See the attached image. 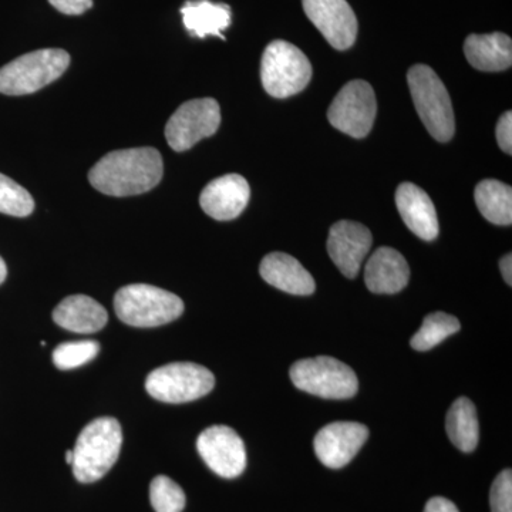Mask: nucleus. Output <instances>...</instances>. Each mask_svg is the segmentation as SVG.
Returning a JSON list of instances; mask_svg holds the SVG:
<instances>
[{"label": "nucleus", "mask_w": 512, "mask_h": 512, "mask_svg": "<svg viewBox=\"0 0 512 512\" xmlns=\"http://www.w3.org/2000/svg\"><path fill=\"white\" fill-rule=\"evenodd\" d=\"M185 29L192 37L204 39L207 36L222 35L231 26V8L225 3H212L210 0H188L180 10Z\"/></svg>", "instance_id": "21"}, {"label": "nucleus", "mask_w": 512, "mask_h": 512, "mask_svg": "<svg viewBox=\"0 0 512 512\" xmlns=\"http://www.w3.org/2000/svg\"><path fill=\"white\" fill-rule=\"evenodd\" d=\"M123 430L113 417L90 421L73 448V473L77 481L94 483L106 476L119 460Z\"/></svg>", "instance_id": "2"}, {"label": "nucleus", "mask_w": 512, "mask_h": 512, "mask_svg": "<svg viewBox=\"0 0 512 512\" xmlns=\"http://www.w3.org/2000/svg\"><path fill=\"white\" fill-rule=\"evenodd\" d=\"M446 429L448 439L458 450L463 453L476 450L480 440V424L476 406L470 399L460 397L453 403L447 413Z\"/></svg>", "instance_id": "22"}, {"label": "nucleus", "mask_w": 512, "mask_h": 512, "mask_svg": "<svg viewBox=\"0 0 512 512\" xmlns=\"http://www.w3.org/2000/svg\"><path fill=\"white\" fill-rule=\"evenodd\" d=\"M163 174V157L156 148H128L100 158L90 170L89 181L103 194L131 197L153 190Z\"/></svg>", "instance_id": "1"}, {"label": "nucleus", "mask_w": 512, "mask_h": 512, "mask_svg": "<svg viewBox=\"0 0 512 512\" xmlns=\"http://www.w3.org/2000/svg\"><path fill=\"white\" fill-rule=\"evenodd\" d=\"M409 278V265L396 249L379 248L367 261L365 281L370 292L393 295L406 288Z\"/></svg>", "instance_id": "17"}, {"label": "nucleus", "mask_w": 512, "mask_h": 512, "mask_svg": "<svg viewBox=\"0 0 512 512\" xmlns=\"http://www.w3.org/2000/svg\"><path fill=\"white\" fill-rule=\"evenodd\" d=\"M396 205L404 224L417 237L424 241L439 237V218L427 192L416 184L403 183L396 191Z\"/></svg>", "instance_id": "16"}, {"label": "nucleus", "mask_w": 512, "mask_h": 512, "mask_svg": "<svg viewBox=\"0 0 512 512\" xmlns=\"http://www.w3.org/2000/svg\"><path fill=\"white\" fill-rule=\"evenodd\" d=\"M424 512H460L456 504L451 503L450 500L443 497L431 498L429 503L426 504Z\"/></svg>", "instance_id": "31"}, {"label": "nucleus", "mask_w": 512, "mask_h": 512, "mask_svg": "<svg viewBox=\"0 0 512 512\" xmlns=\"http://www.w3.org/2000/svg\"><path fill=\"white\" fill-rule=\"evenodd\" d=\"M289 375L299 390L322 399H350L359 389L356 373L335 357L298 360L293 363Z\"/></svg>", "instance_id": "7"}, {"label": "nucleus", "mask_w": 512, "mask_h": 512, "mask_svg": "<svg viewBox=\"0 0 512 512\" xmlns=\"http://www.w3.org/2000/svg\"><path fill=\"white\" fill-rule=\"evenodd\" d=\"M6 276H8V268H6L5 261L0 258V285L5 282Z\"/></svg>", "instance_id": "33"}, {"label": "nucleus", "mask_w": 512, "mask_h": 512, "mask_svg": "<svg viewBox=\"0 0 512 512\" xmlns=\"http://www.w3.org/2000/svg\"><path fill=\"white\" fill-rule=\"evenodd\" d=\"M100 345L96 340L66 342L53 350V363L57 369L72 370L89 363L99 355Z\"/></svg>", "instance_id": "26"}, {"label": "nucleus", "mask_w": 512, "mask_h": 512, "mask_svg": "<svg viewBox=\"0 0 512 512\" xmlns=\"http://www.w3.org/2000/svg\"><path fill=\"white\" fill-rule=\"evenodd\" d=\"M464 53L468 63L481 72H503L512 64L511 37L498 32L468 36Z\"/></svg>", "instance_id": "20"}, {"label": "nucleus", "mask_w": 512, "mask_h": 512, "mask_svg": "<svg viewBox=\"0 0 512 512\" xmlns=\"http://www.w3.org/2000/svg\"><path fill=\"white\" fill-rule=\"evenodd\" d=\"M259 272L269 285L291 295H312L316 289L315 279L303 268L301 262L284 252L266 255L259 266Z\"/></svg>", "instance_id": "18"}, {"label": "nucleus", "mask_w": 512, "mask_h": 512, "mask_svg": "<svg viewBox=\"0 0 512 512\" xmlns=\"http://www.w3.org/2000/svg\"><path fill=\"white\" fill-rule=\"evenodd\" d=\"M491 511L512 512V473L504 470L495 478L490 493Z\"/></svg>", "instance_id": "28"}, {"label": "nucleus", "mask_w": 512, "mask_h": 512, "mask_svg": "<svg viewBox=\"0 0 512 512\" xmlns=\"http://www.w3.org/2000/svg\"><path fill=\"white\" fill-rule=\"evenodd\" d=\"M53 320L60 328L70 332L96 333L109 322V313L90 296L72 295L56 306Z\"/></svg>", "instance_id": "19"}, {"label": "nucleus", "mask_w": 512, "mask_h": 512, "mask_svg": "<svg viewBox=\"0 0 512 512\" xmlns=\"http://www.w3.org/2000/svg\"><path fill=\"white\" fill-rule=\"evenodd\" d=\"M35 210V201L28 190L0 174V212L12 217H28Z\"/></svg>", "instance_id": "25"}, {"label": "nucleus", "mask_w": 512, "mask_h": 512, "mask_svg": "<svg viewBox=\"0 0 512 512\" xmlns=\"http://www.w3.org/2000/svg\"><path fill=\"white\" fill-rule=\"evenodd\" d=\"M221 124L220 104L214 99L185 101L165 126V138L178 153L190 150L202 138L214 136Z\"/></svg>", "instance_id": "9"}, {"label": "nucleus", "mask_w": 512, "mask_h": 512, "mask_svg": "<svg viewBox=\"0 0 512 512\" xmlns=\"http://www.w3.org/2000/svg\"><path fill=\"white\" fill-rule=\"evenodd\" d=\"M377 113L376 94L365 80H352L343 87L328 110V120L336 130L353 138H365L373 128Z\"/></svg>", "instance_id": "10"}, {"label": "nucleus", "mask_w": 512, "mask_h": 512, "mask_svg": "<svg viewBox=\"0 0 512 512\" xmlns=\"http://www.w3.org/2000/svg\"><path fill=\"white\" fill-rule=\"evenodd\" d=\"M461 328L456 316L444 312L431 313L423 320L419 332L412 338V348L419 352H427L440 345L448 336L454 335Z\"/></svg>", "instance_id": "24"}, {"label": "nucleus", "mask_w": 512, "mask_h": 512, "mask_svg": "<svg viewBox=\"0 0 512 512\" xmlns=\"http://www.w3.org/2000/svg\"><path fill=\"white\" fill-rule=\"evenodd\" d=\"M497 141L498 146L504 153L512 154V114L507 111L501 116L497 124Z\"/></svg>", "instance_id": "29"}, {"label": "nucleus", "mask_w": 512, "mask_h": 512, "mask_svg": "<svg viewBox=\"0 0 512 512\" xmlns=\"http://www.w3.org/2000/svg\"><path fill=\"white\" fill-rule=\"evenodd\" d=\"M478 210L485 220L495 225H511L512 190L510 185L497 180L478 183L474 192Z\"/></svg>", "instance_id": "23"}, {"label": "nucleus", "mask_w": 512, "mask_h": 512, "mask_svg": "<svg viewBox=\"0 0 512 512\" xmlns=\"http://www.w3.org/2000/svg\"><path fill=\"white\" fill-rule=\"evenodd\" d=\"M215 377L207 367L178 362L158 367L146 380V390L160 402L180 404L194 402L214 389Z\"/></svg>", "instance_id": "8"}, {"label": "nucleus", "mask_w": 512, "mask_h": 512, "mask_svg": "<svg viewBox=\"0 0 512 512\" xmlns=\"http://www.w3.org/2000/svg\"><path fill=\"white\" fill-rule=\"evenodd\" d=\"M66 463L72 466L73 463V450L66 451Z\"/></svg>", "instance_id": "34"}, {"label": "nucleus", "mask_w": 512, "mask_h": 512, "mask_svg": "<svg viewBox=\"0 0 512 512\" xmlns=\"http://www.w3.org/2000/svg\"><path fill=\"white\" fill-rule=\"evenodd\" d=\"M202 460L222 478H237L247 467V450L237 431L228 426L205 429L197 440Z\"/></svg>", "instance_id": "11"}, {"label": "nucleus", "mask_w": 512, "mask_h": 512, "mask_svg": "<svg viewBox=\"0 0 512 512\" xmlns=\"http://www.w3.org/2000/svg\"><path fill=\"white\" fill-rule=\"evenodd\" d=\"M367 439L369 429L365 424L335 421L316 434L313 448L323 466L338 470L348 466Z\"/></svg>", "instance_id": "12"}, {"label": "nucleus", "mask_w": 512, "mask_h": 512, "mask_svg": "<svg viewBox=\"0 0 512 512\" xmlns=\"http://www.w3.org/2000/svg\"><path fill=\"white\" fill-rule=\"evenodd\" d=\"M251 188L242 175L215 178L201 192L200 204L205 214L217 221H231L247 208Z\"/></svg>", "instance_id": "15"}, {"label": "nucleus", "mask_w": 512, "mask_h": 512, "mask_svg": "<svg viewBox=\"0 0 512 512\" xmlns=\"http://www.w3.org/2000/svg\"><path fill=\"white\" fill-rule=\"evenodd\" d=\"M302 5L306 16L330 46L348 50L355 45L357 19L346 0H302Z\"/></svg>", "instance_id": "13"}, {"label": "nucleus", "mask_w": 512, "mask_h": 512, "mask_svg": "<svg viewBox=\"0 0 512 512\" xmlns=\"http://www.w3.org/2000/svg\"><path fill=\"white\" fill-rule=\"evenodd\" d=\"M312 79V64L301 49L285 40L266 46L261 62L265 92L275 99H288L301 93Z\"/></svg>", "instance_id": "5"}, {"label": "nucleus", "mask_w": 512, "mask_h": 512, "mask_svg": "<svg viewBox=\"0 0 512 512\" xmlns=\"http://www.w3.org/2000/svg\"><path fill=\"white\" fill-rule=\"evenodd\" d=\"M53 8L69 16L83 15L93 6V0H49Z\"/></svg>", "instance_id": "30"}, {"label": "nucleus", "mask_w": 512, "mask_h": 512, "mask_svg": "<svg viewBox=\"0 0 512 512\" xmlns=\"http://www.w3.org/2000/svg\"><path fill=\"white\" fill-rule=\"evenodd\" d=\"M407 82L424 127L440 143L450 141L456 121L450 96L440 77L426 64H416L407 73Z\"/></svg>", "instance_id": "4"}, {"label": "nucleus", "mask_w": 512, "mask_h": 512, "mask_svg": "<svg viewBox=\"0 0 512 512\" xmlns=\"http://www.w3.org/2000/svg\"><path fill=\"white\" fill-rule=\"evenodd\" d=\"M114 311L134 328H157L180 318L184 302L174 293L147 284L124 286L114 296Z\"/></svg>", "instance_id": "3"}, {"label": "nucleus", "mask_w": 512, "mask_h": 512, "mask_svg": "<svg viewBox=\"0 0 512 512\" xmlns=\"http://www.w3.org/2000/svg\"><path fill=\"white\" fill-rule=\"evenodd\" d=\"M501 274L504 276V281L508 285L512 284V256L511 254L505 255L500 262Z\"/></svg>", "instance_id": "32"}, {"label": "nucleus", "mask_w": 512, "mask_h": 512, "mask_svg": "<svg viewBox=\"0 0 512 512\" xmlns=\"http://www.w3.org/2000/svg\"><path fill=\"white\" fill-rule=\"evenodd\" d=\"M150 501L156 512H183L187 498L170 477L157 476L150 484Z\"/></svg>", "instance_id": "27"}, {"label": "nucleus", "mask_w": 512, "mask_h": 512, "mask_svg": "<svg viewBox=\"0 0 512 512\" xmlns=\"http://www.w3.org/2000/svg\"><path fill=\"white\" fill-rule=\"evenodd\" d=\"M70 64L69 53L62 49H42L26 53L0 67V93L25 96L59 79Z\"/></svg>", "instance_id": "6"}, {"label": "nucleus", "mask_w": 512, "mask_h": 512, "mask_svg": "<svg viewBox=\"0 0 512 512\" xmlns=\"http://www.w3.org/2000/svg\"><path fill=\"white\" fill-rule=\"evenodd\" d=\"M372 244V232L359 222L339 221L330 228L329 256L346 278H356Z\"/></svg>", "instance_id": "14"}]
</instances>
